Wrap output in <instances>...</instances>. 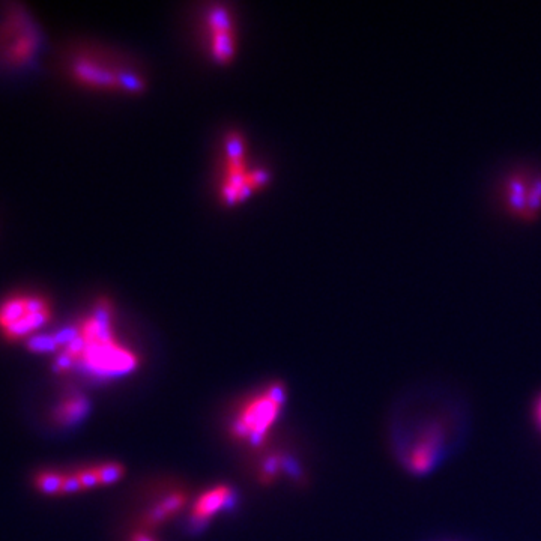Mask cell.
Returning <instances> with one entry per match:
<instances>
[{
    "instance_id": "obj_1",
    "label": "cell",
    "mask_w": 541,
    "mask_h": 541,
    "mask_svg": "<svg viewBox=\"0 0 541 541\" xmlns=\"http://www.w3.org/2000/svg\"><path fill=\"white\" fill-rule=\"evenodd\" d=\"M471 432V415L462 397L439 384L409 388L391 415L394 459L412 478H427L460 453Z\"/></svg>"
},
{
    "instance_id": "obj_2",
    "label": "cell",
    "mask_w": 541,
    "mask_h": 541,
    "mask_svg": "<svg viewBox=\"0 0 541 541\" xmlns=\"http://www.w3.org/2000/svg\"><path fill=\"white\" fill-rule=\"evenodd\" d=\"M50 337L62 373L80 367L98 378H116L134 372L140 363L116 333L115 310L107 300L98 301L70 330Z\"/></svg>"
},
{
    "instance_id": "obj_3",
    "label": "cell",
    "mask_w": 541,
    "mask_h": 541,
    "mask_svg": "<svg viewBox=\"0 0 541 541\" xmlns=\"http://www.w3.org/2000/svg\"><path fill=\"white\" fill-rule=\"evenodd\" d=\"M268 170L256 166L248 155L247 142L242 134L230 131L221 148L218 197L226 206H238L269 184Z\"/></svg>"
},
{
    "instance_id": "obj_4",
    "label": "cell",
    "mask_w": 541,
    "mask_h": 541,
    "mask_svg": "<svg viewBox=\"0 0 541 541\" xmlns=\"http://www.w3.org/2000/svg\"><path fill=\"white\" fill-rule=\"evenodd\" d=\"M286 397L285 384L276 381L242 400L230 421V438L248 447L262 445L279 421Z\"/></svg>"
},
{
    "instance_id": "obj_5",
    "label": "cell",
    "mask_w": 541,
    "mask_h": 541,
    "mask_svg": "<svg viewBox=\"0 0 541 541\" xmlns=\"http://www.w3.org/2000/svg\"><path fill=\"white\" fill-rule=\"evenodd\" d=\"M70 73L74 82L95 91L139 95L146 88L145 79L139 73L98 53L74 56Z\"/></svg>"
},
{
    "instance_id": "obj_6",
    "label": "cell",
    "mask_w": 541,
    "mask_h": 541,
    "mask_svg": "<svg viewBox=\"0 0 541 541\" xmlns=\"http://www.w3.org/2000/svg\"><path fill=\"white\" fill-rule=\"evenodd\" d=\"M52 319V304L40 294L11 295L0 303V334L8 342L34 339Z\"/></svg>"
},
{
    "instance_id": "obj_7",
    "label": "cell",
    "mask_w": 541,
    "mask_h": 541,
    "mask_svg": "<svg viewBox=\"0 0 541 541\" xmlns=\"http://www.w3.org/2000/svg\"><path fill=\"white\" fill-rule=\"evenodd\" d=\"M40 47V31L34 19L25 10L8 11L0 22V59L10 67H28L37 59Z\"/></svg>"
},
{
    "instance_id": "obj_8",
    "label": "cell",
    "mask_w": 541,
    "mask_h": 541,
    "mask_svg": "<svg viewBox=\"0 0 541 541\" xmlns=\"http://www.w3.org/2000/svg\"><path fill=\"white\" fill-rule=\"evenodd\" d=\"M206 46L212 61L229 65L238 53V31L232 13L223 5H212L205 13Z\"/></svg>"
},
{
    "instance_id": "obj_9",
    "label": "cell",
    "mask_w": 541,
    "mask_h": 541,
    "mask_svg": "<svg viewBox=\"0 0 541 541\" xmlns=\"http://www.w3.org/2000/svg\"><path fill=\"white\" fill-rule=\"evenodd\" d=\"M534 173L528 167H516L505 175L501 184V203L511 217L525 218L529 184Z\"/></svg>"
},
{
    "instance_id": "obj_10",
    "label": "cell",
    "mask_w": 541,
    "mask_h": 541,
    "mask_svg": "<svg viewBox=\"0 0 541 541\" xmlns=\"http://www.w3.org/2000/svg\"><path fill=\"white\" fill-rule=\"evenodd\" d=\"M74 474L79 480L82 492H86V490L118 483L124 478L125 466L118 462H104L77 469Z\"/></svg>"
},
{
    "instance_id": "obj_11",
    "label": "cell",
    "mask_w": 541,
    "mask_h": 541,
    "mask_svg": "<svg viewBox=\"0 0 541 541\" xmlns=\"http://www.w3.org/2000/svg\"><path fill=\"white\" fill-rule=\"evenodd\" d=\"M232 495V489L226 484H218V486L205 490L194 501L193 508H191V519L199 523L208 522L229 504Z\"/></svg>"
},
{
    "instance_id": "obj_12",
    "label": "cell",
    "mask_w": 541,
    "mask_h": 541,
    "mask_svg": "<svg viewBox=\"0 0 541 541\" xmlns=\"http://www.w3.org/2000/svg\"><path fill=\"white\" fill-rule=\"evenodd\" d=\"M187 502V493L182 492V490H175V492L163 496L145 514V519H143V526L146 528L145 531L158 528V526L164 525V523L169 522L173 517L178 516L182 508L187 505Z\"/></svg>"
},
{
    "instance_id": "obj_13",
    "label": "cell",
    "mask_w": 541,
    "mask_h": 541,
    "mask_svg": "<svg viewBox=\"0 0 541 541\" xmlns=\"http://www.w3.org/2000/svg\"><path fill=\"white\" fill-rule=\"evenodd\" d=\"M89 403L83 394L71 393L59 402L53 411V420L61 426H73L88 414Z\"/></svg>"
},
{
    "instance_id": "obj_14",
    "label": "cell",
    "mask_w": 541,
    "mask_h": 541,
    "mask_svg": "<svg viewBox=\"0 0 541 541\" xmlns=\"http://www.w3.org/2000/svg\"><path fill=\"white\" fill-rule=\"evenodd\" d=\"M65 483H67V472L44 471L35 477V487L44 495H65Z\"/></svg>"
},
{
    "instance_id": "obj_15",
    "label": "cell",
    "mask_w": 541,
    "mask_h": 541,
    "mask_svg": "<svg viewBox=\"0 0 541 541\" xmlns=\"http://www.w3.org/2000/svg\"><path fill=\"white\" fill-rule=\"evenodd\" d=\"M541 212V172L534 173L529 184L528 200H526L525 221H532Z\"/></svg>"
},
{
    "instance_id": "obj_16",
    "label": "cell",
    "mask_w": 541,
    "mask_h": 541,
    "mask_svg": "<svg viewBox=\"0 0 541 541\" xmlns=\"http://www.w3.org/2000/svg\"><path fill=\"white\" fill-rule=\"evenodd\" d=\"M531 418L532 423L537 427L538 432L541 433V390L538 391L537 396L532 399Z\"/></svg>"
},
{
    "instance_id": "obj_17",
    "label": "cell",
    "mask_w": 541,
    "mask_h": 541,
    "mask_svg": "<svg viewBox=\"0 0 541 541\" xmlns=\"http://www.w3.org/2000/svg\"><path fill=\"white\" fill-rule=\"evenodd\" d=\"M131 541H155L154 538L149 535L148 531H137L136 534L131 537Z\"/></svg>"
}]
</instances>
